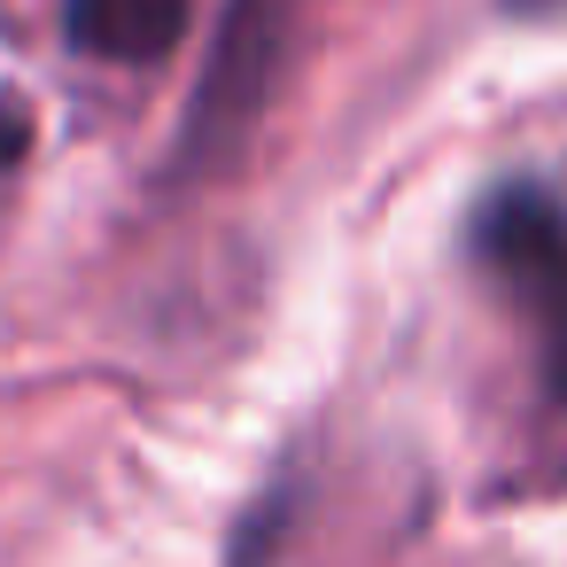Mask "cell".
<instances>
[{"mask_svg": "<svg viewBox=\"0 0 567 567\" xmlns=\"http://www.w3.org/2000/svg\"><path fill=\"white\" fill-rule=\"evenodd\" d=\"M288 40H296V0H226L203 79L179 117V141H172V179H210L249 148L288 71Z\"/></svg>", "mask_w": 567, "mask_h": 567, "instance_id": "1", "label": "cell"}, {"mask_svg": "<svg viewBox=\"0 0 567 567\" xmlns=\"http://www.w3.org/2000/svg\"><path fill=\"white\" fill-rule=\"evenodd\" d=\"M474 257L497 272V288L536 327L544 389L567 404V203L536 179H513L474 218Z\"/></svg>", "mask_w": 567, "mask_h": 567, "instance_id": "2", "label": "cell"}, {"mask_svg": "<svg viewBox=\"0 0 567 567\" xmlns=\"http://www.w3.org/2000/svg\"><path fill=\"white\" fill-rule=\"evenodd\" d=\"M187 9L195 0H63V32L79 55L141 71V63H164L179 48Z\"/></svg>", "mask_w": 567, "mask_h": 567, "instance_id": "3", "label": "cell"}, {"mask_svg": "<svg viewBox=\"0 0 567 567\" xmlns=\"http://www.w3.org/2000/svg\"><path fill=\"white\" fill-rule=\"evenodd\" d=\"M24 141H32L24 102H0V164H17V156H24Z\"/></svg>", "mask_w": 567, "mask_h": 567, "instance_id": "4", "label": "cell"}, {"mask_svg": "<svg viewBox=\"0 0 567 567\" xmlns=\"http://www.w3.org/2000/svg\"><path fill=\"white\" fill-rule=\"evenodd\" d=\"M513 9H567V0H513Z\"/></svg>", "mask_w": 567, "mask_h": 567, "instance_id": "5", "label": "cell"}]
</instances>
